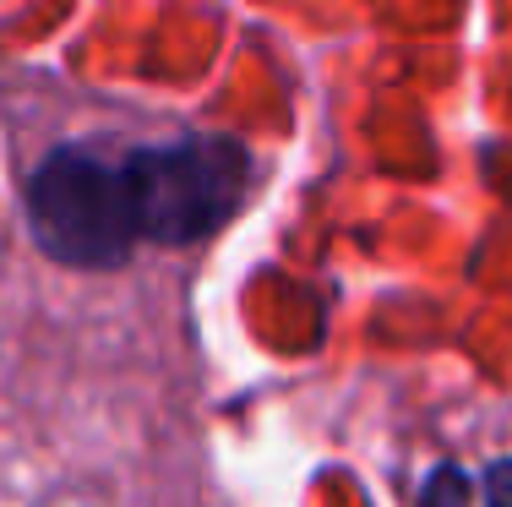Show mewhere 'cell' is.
Masks as SVG:
<instances>
[{
	"instance_id": "1",
	"label": "cell",
	"mask_w": 512,
	"mask_h": 507,
	"mask_svg": "<svg viewBox=\"0 0 512 507\" xmlns=\"http://www.w3.org/2000/svg\"><path fill=\"white\" fill-rule=\"evenodd\" d=\"M251 153L235 137H175L137 148L66 142L28 175L22 208L44 257L120 268L142 246H197L240 213Z\"/></svg>"
},
{
	"instance_id": "2",
	"label": "cell",
	"mask_w": 512,
	"mask_h": 507,
	"mask_svg": "<svg viewBox=\"0 0 512 507\" xmlns=\"http://www.w3.org/2000/svg\"><path fill=\"white\" fill-rule=\"evenodd\" d=\"M474 497V486H469V475L453 464H442L431 480H425V507H469Z\"/></svg>"
},
{
	"instance_id": "3",
	"label": "cell",
	"mask_w": 512,
	"mask_h": 507,
	"mask_svg": "<svg viewBox=\"0 0 512 507\" xmlns=\"http://www.w3.org/2000/svg\"><path fill=\"white\" fill-rule=\"evenodd\" d=\"M485 507H512V458H496L485 469Z\"/></svg>"
}]
</instances>
